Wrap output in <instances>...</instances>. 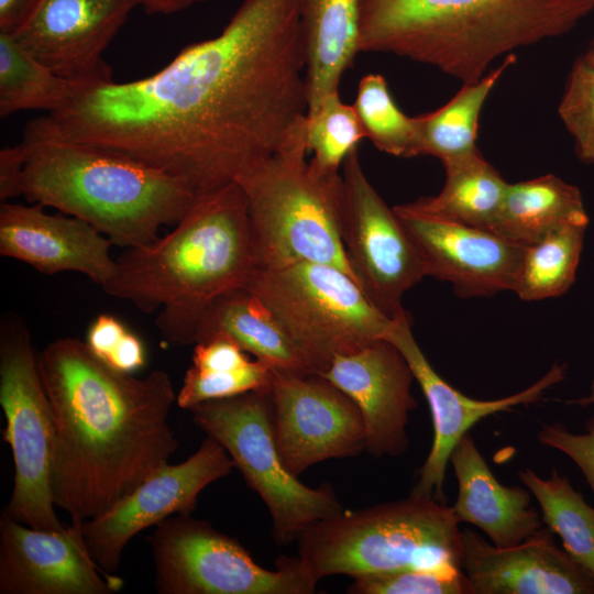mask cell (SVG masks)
I'll return each mask as SVG.
<instances>
[{"label": "cell", "instance_id": "6da1fadb", "mask_svg": "<svg viewBox=\"0 0 594 594\" xmlns=\"http://www.w3.org/2000/svg\"><path fill=\"white\" fill-rule=\"evenodd\" d=\"M306 68L301 0H243L218 35L150 76L84 89L23 135L125 156L202 195L273 157L305 125Z\"/></svg>", "mask_w": 594, "mask_h": 594}, {"label": "cell", "instance_id": "e575fe53", "mask_svg": "<svg viewBox=\"0 0 594 594\" xmlns=\"http://www.w3.org/2000/svg\"><path fill=\"white\" fill-rule=\"evenodd\" d=\"M352 579L350 594H472L462 570L406 569Z\"/></svg>", "mask_w": 594, "mask_h": 594}, {"label": "cell", "instance_id": "4dcf8cb0", "mask_svg": "<svg viewBox=\"0 0 594 594\" xmlns=\"http://www.w3.org/2000/svg\"><path fill=\"white\" fill-rule=\"evenodd\" d=\"M353 107L365 138L376 148L397 157H415V119L397 107L382 75L367 74L360 80Z\"/></svg>", "mask_w": 594, "mask_h": 594}, {"label": "cell", "instance_id": "9a60e30c", "mask_svg": "<svg viewBox=\"0 0 594 594\" xmlns=\"http://www.w3.org/2000/svg\"><path fill=\"white\" fill-rule=\"evenodd\" d=\"M138 6V0H38L13 34L55 74L98 85L113 80L102 55Z\"/></svg>", "mask_w": 594, "mask_h": 594}, {"label": "cell", "instance_id": "603a6c76", "mask_svg": "<svg viewBox=\"0 0 594 594\" xmlns=\"http://www.w3.org/2000/svg\"><path fill=\"white\" fill-rule=\"evenodd\" d=\"M224 337L275 371L319 375L314 359L278 318L249 289L240 287L217 298L204 315L196 343Z\"/></svg>", "mask_w": 594, "mask_h": 594}, {"label": "cell", "instance_id": "f35d334b", "mask_svg": "<svg viewBox=\"0 0 594 594\" xmlns=\"http://www.w3.org/2000/svg\"><path fill=\"white\" fill-rule=\"evenodd\" d=\"M146 361L143 341L132 331L122 338L118 348L106 361L113 369L132 374L144 366Z\"/></svg>", "mask_w": 594, "mask_h": 594}, {"label": "cell", "instance_id": "b9f144b4", "mask_svg": "<svg viewBox=\"0 0 594 594\" xmlns=\"http://www.w3.org/2000/svg\"><path fill=\"white\" fill-rule=\"evenodd\" d=\"M570 403L579 405V406H583V407L593 405L594 404V380L592 381L591 392L587 396L571 400Z\"/></svg>", "mask_w": 594, "mask_h": 594}, {"label": "cell", "instance_id": "52a82bcc", "mask_svg": "<svg viewBox=\"0 0 594 594\" xmlns=\"http://www.w3.org/2000/svg\"><path fill=\"white\" fill-rule=\"evenodd\" d=\"M305 127L237 179L246 199L257 268L322 263L356 282L341 238L342 175L321 174L306 160Z\"/></svg>", "mask_w": 594, "mask_h": 594}, {"label": "cell", "instance_id": "8992f818", "mask_svg": "<svg viewBox=\"0 0 594 594\" xmlns=\"http://www.w3.org/2000/svg\"><path fill=\"white\" fill-rule=\"evenodd\" d=\"M451 506L410 495L358 510H342L304 529L298 560L318 581L406 569H461L462 530Z\"/></svg>", "mask_w": 594, "mask_h": 594}, {"label": "cell", "instance_id": "7402d4cb", "mask_svg": "<svg viewBox=\"0 0 594 594\" xmlns=\"http://www.w3.org/2000/svg\"><path fill=\"white\" fill-rule=\"evenodd\" d=\"M450 463L458 482L451 507L459 522L480 528L498 547L518 544L542 528L528 488L501 484L469 432L454 447Z\"/></svg>", "mask_w": 594, "mask_h": 594}, {"label": "cell", "instance_id": "ba28073f", "mask_svg": "<svg viewBox=\"0 0 594 594\" xmlns=\"http://www.w3.org/2000/svg\"><path fill=\"white\" fill-rule=\"evenodd\" d=\"M245 288L278 318L320 373L334 356L387 339L395 324L349 274L328 264L256 268Z\"/></svg>", "mask_w": 594, "mask_h": 594}, {"label": "cell", "instance_id": "ab89813d", "mask_svg": "<svg viewBox=\"0 0 594 594\" xmlns=\"http://www.w3.org/2000/svg\"><path fill=\"white\" fill-rule=\"evenodd\" d=\"M37 2L38 0H0V32L14 33Z\"/></svg>", "mask_w": 594, "mask_h": 594}, {"label": "cell", "instance_id": "836d02e7", "mask_svg": "<svg viewBox=\"0 0 594 594\" xmlns=\"http://www.w3.org/2000/svg\"><path fill=\"white\" fill-rule=\"evenodd\" d=\"M274 369L254 359L237 370L200 371L190 366L177 394L176 403L189 410L198 404L233 397L252 391H268Z\"/></svg>", "mask_w": 594, "mask_h": 594}, {"label": "cell", "instance_id": "7c38bea8", "mask_svg": "<svg viewBox=\"0 0 594 594\" xmlns=\"http://www.w3.org/2000/svg\"><path fill=\"white\" fill-rule=\"evenodd\" d=\"M341 238L369 300L395 320L407 314L404 294L427 276L421 255L393 208L367 179L358 148L343 162Z\"/></svg>", "mask_w": 594, "mask_h": 594}, {"label": "cell", "instance_id": "3957f363", "mask_svg": "<svg viewBox=\"0 0 594 594\" xmlns=\"http://www.w3.org/2000/svg\"><path fill=\"white\" fill-rule=\"evenodd\" d=\"M102 289L145 312L175 345L196 342L220 296L245 287L257 268L245 196L237 182L200 195L174 229L116 260Z\"/></svg>", "mask_w": 594, "mask_h": 594}, {"label": "cell", "instance_id": "8d00e7d4", "mask_svg": "<svg viewBox=\"0 0 594 594\" xmlns=\"http://www.w3.org/2000/svg\"><path fill=\"white\" fill-rule=\"evenodd\" d=\"M128 328L111 315H99L90 324L86 343L105 362L120 344Z\"/></svg>", "mask_w": 594, "mask_h": 594}, {"label": "cell", "instance_id": "1f68e13d", "mask_svg": "<svg viewBox=\"0 0 594 594\" xmlns=\"http://www.w3.org/2000/svg\"><path fill=\"white\" fill-rule=\"evenodd\" d=\"M364 138L353 105L344 103L339 91L328 95L306 116V146L312 153L309 163L321 174H339L340 166Z\"/></svg>", "mask_w": 594, "mask_h": 594}, {"label": "cell", "instance_id": "5b68a950", "mask_svg": "<svg viewBox=\"0 0 594 594\" xmlns=\"http://www.w3.org/2000/svg\"><path fill=\"white\" fill-rule=\"evenodd\" d=\"M20 145L22 195L88 222L114 245L153 243L200 196L163 169L110 152L30 138Z\"/></svg>", "mask_w": 594, "mask_h": 594}, {"label": "cell", "instance_id": "5bb4252c", "mask_svg": "<svg viewBox=\"0 0 594 594\" xmlns=\"http://www.w3.org/2000/svg\"><path fill=\"white\" fill-rule=\"evenodd\" d=\"M270 397L275 442L290 474L298 477L319 462L365 450L359 408L322 376L274 370Z\"/></svg>", "mask_w": 594, "mask_h": 594}, {"label": "cell", "instance_id": "d4e9b609", "mask_svg": "<svg viewBox=\"0 0 594 594\" xmlns=\"http://www.w3.org/2000/svg\"><path fill=\"white\" fill-rule=\"evenodd\" d=\"M443 166L446 180L438 195L403 206L420 216L492 231L508 183L479 150Z\"/></svg>", "mask_w": 594, "mask_h": 594}, {"label": "cell", "instance_id": "d6986e66", "mask_svg": "<svg viewBox=\"0 0 594 594\" xmlns=\"http://www.w3.org/2000/svg\"><path fill=\"white\" fill-rule=\"evenodd\" d=\"M416 244L427 276L451 283L460 297L513 290L526 245L492 231L393 208Z\"/></svg>", "mask_w": 594, "mask_h": 594}, {"label": "cell", "instance_id": "9c48e42d", "mask_svg": "<svg viewBox=\"0 0 594 594\" xmlns=\"http://www.w3.org/2000/svg\"><path fill=\"white\" fill-rule=\"evenodd\" d=\"M194 422L223 446L246 484L266 505L278 544L343 510L331 485L309 487L285 468L273 431L268 391L208 400L189 409Z\"/></svg>", "mask_w": 594, "mask_h": 594}, {"label": "cell", "instance_id": "30bf717a", "mask_svg": "<svg viewBox=\"0 0 594 594\" xmlns=\"http://www.w3.org/2000/svg\"><path fill=\"white\" fill-rule=\"evenodd\" d=\"M0 405L6 418L4 441L14 463L13 488L3 509L29 527L59 531L52 473L55 428L31 334L16 317L0 329Z\"/></svg>", "mask_w": 594, "mask_h": 594}, {"label": "cell", "instance_id": "4fadbf2b", "mask_svg": "<svg viewBox=\"0 0 594 594\" xmlns=\"http://www.w3.org/2000/svg\"><path fill=\"white\" fill-rule=\"evenodd\" d=\"M234 463L210 436L197 451L178 464H166L109 509L81 524L90 556L106 573L120 565L128 542L140 531L173 515H190L200 492L229 475Z\"/></svg>", "mask_w": 594, "mask_h": 594}, {"label": "cell", "instance_id": "d6a6232c", "mask_svg": "<svg viewBox=\"0 0 594 594\" xmlns=\"http://www.w3.org/2000/svg\"><path fill=\"white\" fill-rule=\"evenodd\" d=\"M558 113L579 158L594 164V37L571 67Z\"/></svg>", "mask_w": 594, "mask_h": 594}, {"label": "cell", "instance_id": "ffe728a7", "mask_svg": "<svg viewBox=\"0 0 594 594\" xmlns=\"http://www.w3.org/2000/svg\"><path fill=\"white\" fill-rule=\"evenodd\" d=\"M461 569L472 594H594V578L557 544L549 528L509 547L462 530Z\"/></svg>", "mask_w": 594, "mask_h": 594}, {"label": "cell", "instance_id": "8fae6325", "mask_svg": "<svg viewBox=\"0 0 594 594\" xmlns=\"http://www.w3.org/2000/svg\"><path fill=\"white\" fill-rule=\"evenodd\" d=\"M148 541L160 594H312L319 582L297 557L262 568L235 538L190 515L166 518Z\"/></svg>", "mask_w": 594, "mask_h": 594}, {"label": "cell", "instance_id": "ac0fdd59", "mask_svg": "<svg viewBox=\"0 0 594 594\" xmlns=\"http://www.w3.org/2000/svg\"><path fill=\"white\" fill-rule=\"evenodd\" d=\"M319 375L359 408L365 429V451L375 458H397L408 450V414L417 407L411 394L415 376L388 339L334 356Z\"/></svg>", "mask_w": 594, "mask_h": 594}, {"label": "cell", "instance_id": "f546056e", "mask_svg": "<svg viewBox=\"0 0 594 594\" xmlns=\"http://www.w3.org/2000/svg\"><path fill=\"white\" fill-rule=\"evenodd\" d=\"M588 223H571L526 245L513 292L527 301L558 297L575 279Z\"/></svg>", "mask_w": 594, "mask_h": 594}, {"label": "cell", "instance_id": "7bdbcfd3", "mask_svg": "<svg viewBox=\"0 0 594 594\" xmlns=\"http://www.w3.org/2000/svg\"><path fill=\"white\" fill-rule=\"evenodd\" d=\"M592 2L594 3V0H592Z\"/></svg>", "mask_w": 594, "mask_h": 594}, {"label": "cell", "instance_id": "4316f807", "mask_svg": "<svg viewBox=\"0 0 594 594\" xmlns=\"http://www.w3.org/2000/svg\"><path fill=\"white\" fill-rule=\"evenodd\" d=\"M515 61L514 53L506 55L499 66L481 79L463 84L442 107L414 117L415 156H433L443 164L477 150L475 142L482 108L496 82Z\"/></svg>", "mask_w": 594, "mask_h": 594}, {"label": "cell", "instance_id": "60d3db41", "mask_svg": "<svg viewBox=\"0 0 594 594\" xmlns=\"http://www.w3.org/2000/svg\"><path fill=\"white\" fill-rule=\"evenodd\" d=\"M147 14H173L206 0H138Z\"/></svg>", "mask_w": 594, "mask_h": 594}, {"label": "cell", "instance_id": "74e56055", "mask_svg": "<svg viewBox=\"0 0 594 594\" xmlns=\"http://www.w3.org/2000/svg\"><path fill=\"white\" fill-rule=\"evenodd\" d=\"M24 155L19 144L3 147L0 152V199L2 202L22 195L21 180Z\"/></svg>", "mask_w": 594, "mask_h": 594}, {"label": "cell", "instance_id": "e0dca14e", "mask_svg": "<svg viewBox=\"0 0 594 594\" xmlns=\"http://www.w3.org/2000/svg\"><path fill=\"white\" fill-rule=\"evenodd\" d=\"M35 529L3 510L0 518V594H113L123 580L102 571L81 531Z\"/></svg>", "mask_w": 594, "mask_h": 594}, {"label": "cell", "instance_id": "484cf974", "mask_svg": "<svg viewBox=\"0 0 594 594\" xmlns=\"http://www.w3.org/2000/svg\"><path fill=\"white\" fill-rule=\"evenodd\" d=\"M571 223H588L580 189L553 174L508 184L492 232L534 244Z\"/></svg>", "mask_w": 594, "mask_h": 594}, {"label": "cell", "instance_id": "277c9868", "mask_svg": "<svg viewBox=\"0 0 594 594\" xmlns=\"http://www.w3.org/2000/svg\"><path fill=\"white\" fill-rule=\"evenodd\" d=\"M360 52L436 67L463 84L514 50L570 32L592 0H359Z\"/></svg>", "mask_w": 594, "mask_h": 594}, {"label": "cell", "instance_id": "44dd1931", "mask_svg": "<svg viewBox=\"0 0 594 594\" xmlns=\"http://www.w3.org/2000/svg\"><path fill=\"white\" fill-rule=\"evenodd\" d=\"M111 245L105 234L79 218L46 213L41 204H1L0 254L41 273L78 272L103 287L117 265Z\"/></svg>", "mask_w": 594, "mask_h": 594}, {"label": "cell", "instance_id": "83f0119b", "mask_svg": "<svg viewBox=\"0 0 594 594\" xmlns=\"http://www.w3.org/2000/svg\"><path fill=\"white\" fill-rule=\"evenodd\" d=\"M95 86L55 74L36 59L13 33L0 32V117L23 110L48 113Z\"/></svg>", "mask_w": 594, "mask_h": 594}, {"label": "cell", "instance_id": "f1b7e54d", "mask_svg": "<svg viewBox=\"0 0 594 594\" xmlns=\"http://www.w3.org/2000/svg\"><path fill=\"white\" fill-rule=\"evenodd\" d=\"M536 497L543 524L562 540L568 554L594 578V507L556 469L542 479L530 469L518 473Z\"/></svg>", "mask_w": 594, "mask_h": 594}, {"label": "cell", "instance_id": "cb8c5ba5", "mask_svg": "<svg viewBox=\"0 0 594 594\" xmlns=\"http://www.w3.org/2000/svg\"><path fill=\"white\" fill-rule=\"evenodd\" d=\"M308 111L339 91L353 65L360 40L359 0H301Z\"/></svg>", "mask_w": 594, "mask_h": 594}, {"label": "cell", "instance_id": "2e32d148", "mask_svg": "<svg viewBox=\"0 0 594 594\" xmlns=\"http://www.w3.org/2000/svg\"><path fill=\"white\" fill-rule=\"evenodd\" d=\"M387 339L408 362L431 411L433 441L419 469L410 495L444 503L443 483L451 453L458 442L483 418L539 400L565 376V366L554 364L531 386L507 397L480 400L468 397L447 383L431 366L411 332L409 314L395 319Z\"/></svg>", "mask_w": 594, "mask_h": 594}, {"label": "cell", "instance_id": "7a4b0ae2", "mask_svg": "<svg viewBox=\"0 0 594 594\" xmlns=\"http://www.w3.org/2000/svg\"><path fill=\"white\" fill-rule=\"evenodd\" d=\"M37 366L55 428L53 501L72 522L102 514L168 464L178 441L166 372L134 377L69 337L50 342Z\"/></svg>", "mask_w": 594, "mask_h": 594}, {"label": "cell", "instance_id": "d590c367", "mask_svg": "<svg viewBox=\"0 0 594 594\" xmlns=\"http://www.w3.org/2000/svg\"><path fill=\"white\" fill-rule=\"evenodd\" d=\"M587 424V432L573 433L560 424H542L538 441L570 458L584 475L594 495V421Z\"/></svg>", "mask_w": 594, "mask_h": 594}]
</instances>
